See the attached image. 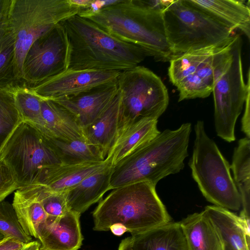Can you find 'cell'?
I'll list each match as a JSON object with an SVG mask.
<instances>
[{
  "label": "cell",
  "mask_w": 250,
  "mask_h": 250,
  "mask_svg": "<svg viewBox=\"0 0 250 250\" xmlns=\"http://www.w3.org/2000/svg\"><path fill=\"white\" fill-rule=\"evenodd\" d=\"M163 17L173 57L211 46L233 35L227 25L188 0H172Z\"/></svg>",
  "instance_id": "ba28073f"
},
{
  "label": "cell",
  "mask_w": 250,
  "mask_h": 250,
  "mask_svg": "<svg viewBox=\"0 0 250 250\" xmlns=\"http://www.w3.org/2000/svg\"><path fill=\"white\" fill-rule=\"evenodd\" d=\"M11 0H0V87L20 84L15 76V41L8 14Z\"/></svg>",
  "instance_id": "484cf974"
},
{
  "label": "cell",
  "mask_w": 250,
  "mask_h": 250,
  "mask_svg": "<svg viewBox=\"0 0 250 250\" xmlns=\"http://www.w3.org/2000/svg\"><path fill=\"white\" fill-rule=\"evenodd\" d=\"M72 4L80 8V10L87 8L93 0H69Z\"/></svg>",
  "instance_id": "74e56055"
},
{
  "label": "cell",
  "mask_w": 250,
  "mask_h": 250,
  "mask_svg": "<svg viewBox=\"0 0 250 250\" xmlns=\"http://www.w3.org/2000/svg\"><path fill=\"white\" fill-rule=\"evenodd\" d=\"M14 86L0 87V151L15 129L23 121L16 104Z\"/></svg>",
  "instance_id": "f1b7e54d"
},
{
  "label": "cell",
  "mask_w": 250,
  "mask_h": 250,
  "mask_svg": "<svg viewBox=\"0 0 250 250\" xmlns=\"http://www.w3.org/2000/svg\"><path fill=\"white\" fill-rule=\"evenodd\" d=\"M117 81L95 87L75 95L50 100L69 111L83 129L103 112L117 95Z\"/></svg>",
  "instance_id": "5bb4252c"
},
{
  "label": "cell",
  "mask_w": 250,
  "mask_h": 250,
  "mask_svg": "<svg viewBox=\"0 0 250 250\" xmlns=\"http://www.w3.org/2000/svg\"><path fill=\"white\" fill-rule=\"evenodd\" d=\"M171 0H119L83 17L117 38L140 48L156 61L173 54L166 34L163 12Z\"/></svg>",
  "instance_id": "6da1fadb"
},
{
  "label": "cell",
  "mask_w": 250,
  "mask_h": 250,
  "mask_svg": "<svg viewBox=\"0 0 250 250\" xmlns=\"http://www.w3.org/2000/svg\"><path fill=\"white\" fill-rule=\"evenodd\" d=\"M233 180L239 193L242 210L240 215L250 216V140L240 139L235 147L230 166Z\"/></svg>",
  "instance_id": "4316f807"
},
{
  "label": "cell",
  "mask_w": 250,
  "mask_h": 250,
  "mask_svg": "<svg viewBox=\"0 0 250 250\" xmlns=\"http://www.w3.org/2000/svg\"><path fill=\"white\" fill-rule=\"evenodd\" d=\"M79 11L69 0H11L8 21L15 41V76L19 84L24 83L23 61L33 43Z\"/></svg>",
  "instance_id": "52a82bcc"
},
{
  "label": "cell",
  "mask_w": 250,
  "mask_h": 250,
  "mask_svg": "<svg viewBox=\"0 0 250 250\" xmlns=\"http://www.w3.org/2000/svg\"><path fill=\"white\" fill-rule=\"evenodd\" d=\"M119 0H93L86 8L80 10L78 15L81 17L96 13L105 7L118 2Z\"/></svg>",
  "instance_id": "836d02e7"
},
{
  "label": "cell",
  "mask_w": 250,
  "mask_h": 250,
  "mask_svg": "<svg viewBox=\"0 0 250 250\" xmlns=\"http://www.w3.org/2000/svg\"><path fill=\"white\" fill-rule=\"evenodd\" d=\"M48 216L61 217L71 210L65 192H55L41 185L30 186Z\"/></svg>",
  "instance_id": "4dcf8cb0"
},
{
  "label": "cell",
  "mask_w": 250,
  "mask_h": 250,
  "mask_svg": "<svg viewBox=\"0 0 250 250\" xmlns=\"http://www.w3.org/2000/svg\"><path fill=\"white\" fill-rule=\"evenodd\" d=\"M157 120L145 119L119 129L105 160L112 167L157 136Z\"/></svg>",
  "instance_id": "e0dca14e"
},
{
  "label": "cell",
  "mask_w": 250,
  "mask_h": 250,
  "mask_svg": "<svg viewBox=\"0 0 250 250\" xmlns=\"http://www.w3.org/2000/svg\"><path fill=\"white\" fill-rule=\"evenodd\" d=\"M93 229L107 231L114 224L123 225L132 235L171 221L158 196L156 185L147 182L128 184L112 189L92 212Z\"/></svg>",
  "instance_id": "277c9868"
},
{
  "label": "cell",
  "mask_w": 250,
  "mask_h": 250,
  "mask_svg": "<svg viewBox=\"0 0 250 250\" xmlns=\"http://www.w3.org/2000/svg\"><path fill=\"white\" fill-rule=\"evenodd\" d=\"M121 72L67 70L37 84L27 86L41 99L54 100L75 95L95 87L115 82Z\"/></svg>",
  "instance_id": "4fadbf2b"
},
{
  "label": "cell",
  "mask_w": 250,
  "mask_h": 250,
  "mask_svg": "<svg viewBox=\"0 0 250 250\" xmlns=\"http://www.w3.org/2000/svg\"><path fill=\"white\" fill-rule=\"evenodd\" d=\"M0 160L10 168L19 189L40 185L45 170L61 163L49 137L22 121L0 151Z\"/></svg>",
  "instance_id": "9c48e42d"
},
{
  "label": "cell",
  "mask_w": 250,
  "mask_h": 250,
  "mask_svg": "<svg viewBox=\"0 0 250 250\" xmlns=\"http://www.w3.org/2000/svg\"><path fill=\"white\" fill-rule=\"evenodd\" d=\"M41 243L38 241H32L19 250H40Z\"/></svg>",
  "instance_id": "ab89813d"
},
{
  "label": "cell",
  "mask_w": 250,
  "mask_h": 250,
  "mask_svg": "<svg viewBox=\"0 0 250 250\" xmlns=\"http://www.w3.org/2000/svg\"><path fill=\"white\" fill-rule=\"evenodd\" d=\"M26 244L12 237H5L0 241V250H19Z\"/></svg>",
  "instance_id": "d590c367"
},
{
  "label": "cell",
  "mask_w": 250,
  "mask_h": 250,
  "mask_svg": "<svg viewBox=\"0 0 250 250\" xmlns=\"http://www.w3.org/2000/svg\"><path fill=\"white\" fill-rule=\"evenodd\" d=\"M109 229L115 235L121 236L127 231V229L122 224L116 223L112 225Z\"/></svg>",
  "instance_id": "8d00e7d4"
},
{
  "label": "cell",
  "mask_w": 250,
  "mask_h": 250,
  "mask_svg": "<svg viewBox=\"0 0 250 250\" xmlns=\"http://www.w3.org/2000/svg\"><path fill=\"white\" fill-rule=\"evenodd\" d=\"M120 94L118 92L103 112L83 129L85 141L97 148L105 159L119 126Z\"/></svg>",
  "instance_id": "44dd1931"
},
{
  "label": "cell",
  "mask_w": 250,
  "mask_h": 250,
  "mask_svg": "<svg viewBox=\"0 0 250 250\" xmlns=\"http://www.w3.org/2000/svg\"><path fill=\"white\" fill-rule=\"evenodd\" d=\"M4 238L5 236L1 233L0 232V241Z\"/></svg>",
  "instance_id": "60d3db41"
},
{
  "label": "cell",
  "mask_w": 250,
  "mask_h": 250,
  "mask_svg": "<svg viewBox=\"0 0 250 250\" xmlns=\"http://www.w3.org/2000/svg\"><path fill=\"white\" fill-rule=\"evenodd\" d=\"M187 250H223L220 238L204 210L179 222Z\"/></svg>",
  "instance_id": "7402d4cb"
},
{
  "label": "cell",
  "mask_w": 250,
  "mask_h": 250,
  "mask_svg": "<svg viewBox=\"0 0 250 250\" xmlns=\"http://www.w3.org/2000/svg\"><path fill=\"white\" fill-rule=\"evenodd\" d=\"M49 139L62 163L99 162L105 159L101 151L87 143L84 139L72 141H63L50 137Z\"/></svg>",
  "instance_id": "83f0119b"
},
{
  "label": "cell",
  "mask_w": 250,
  "mask_h": 250,
  "mask_svg": "<svg viewBox=\"0 0 250 250\" xmlns=\"http://www.w3.org/2000/svg\"><path fill=\"white\" fill-rule=\"evenodd\" d=\"M188 2L219 20L233 31L239 29L250 39V0H188Z\"/></svg>",
  "instance_id": "d6986e66"
},
{
  "label": "cell",
  "mask_w": 250,
  "mask_h": 250,
  "mask_svg": "<svg viewBox=\"0 0 250 250\" xmlns=\"http://www.w3.org/2000/svg\"><path fill=\"white\" fill-rule=\"evenodd\" d=\"M68 54L67 39L61 22L28 49L23 63L24 84L32 86L66 71Z\"/></svg>",
  "instance_id": "7c38bea8"
},
{
  "label": "cell",
  "mask_w": 250,
  "mask_h": 250,
  "mask_svg": "<svg viewBox=\"0 0 250 250\" xmlns=\"http://www.w3.org/2000/svg\"><path fill=\"white\" fill-rule=\"evenodd\" d=\"M204 210L220 238L223 250H250V218L214 205L207 206Z\"/></svg>",
  "instance_id": "2e32d148"
},
{
  "label": "cell",
  "mask_w": 250,
  "mask_h": 250,
  "mask_svg": "<svg viewBox=\"0 0 250 250\" xmlns=\"http://www.w3.org/2000/svg\"><path fill=\"white\" fill-rule=\"evenodd\" d=\"M0 232L25 244L32 241L22 229L12 204L4 201L0 203Z\"/></svg>",
  "instance_id": "1f68e13d"
},
{
  "label": "cell",
  "mask_w": 250,
  "mask_h": 250,
  "mask_svg": "<svg viewBox=\"0 0 250 250\" xmlns=\"http://www.w3.org/2000/svg\"><path fill=\"white\" fill-rule=\"evenodd\" d=\"M18 189V183L11 170L4 162L0 160V203Z\"/></svg>",
  "instance_id": "d6a6232c"
},
{
  "label": "cell",
  "mask_w": 250,
  "mask_h": 250,
  "mask_svg": "<svg viewBox=\"0 0 250 250\" xmlns=\"http://www.w3.org/2000/svg\"><path fill=\"white\" fill-rule=\"evenodd\" d=\"M112 167L90 175L65 192L69 209L81 214L110 190Z\"/></svg>",
  "instance_id": "ffe728a7"
},
{
  "label": "cell",
  "mask_w": 250,
  "mask_h": 250,
  "mask_svg": "<svg viewBox=\"0 0 250 250\" xmlns=\"http://www.w3.org/2000/svg\"><path fill=\"white\" fill-rule=\"evenodd\" d=\"M80 216L70 210L61 217L48 216L39 234L40 250H78L80 248L83 240Z\"/></svg>",
  "instance_id": "9a60e30c"
},
{
  "label": "cell",
  "mask_w": 250,
  "mask_h": 250,
  "mask_svg": "<svg viewBox=\"0 0 250 250\" xmlns=\"http://www.w3.org/2000/svg\"><path fill=\"white\" fill-rule=\"evenodd\" d=\"M191 125L167 129L112 167L110 190L128 184L147 182L156 186L170 174L179 173L188 156Z\"/></svg>",
  "instance_id": "3957f363"
},
{
  "label": "cell",
  "mask_w": 250,
  "mask_h": 250,
  "mask_svg": "<svg viewBox=\"0 0 250 250\" xmlns=\"http://www.w3.org/2000/svg\"><path fill=\"white\" fill-rule=\"evenodd\" d=\"M242 42L239 35L223 44L215 55L214 84V126L217 135L228 142L235 140V126L250 88V70L244 79Z\"/></svg>",
  "instance_id": "5b68a950"
},
{
  "label": "cell",
  "mask_w": 250,
  "mask_h": 250,
  "mask_svg": "<svg viewBox=\"0 0 250 250\" xmlns=\"http://www.w3.org/2000/svg\"><path fill=\"white\" fill-rule=\"evenodd\" d=\"M245 109L241 120V130L250 138V88L248 90L245 102Z\"/></svg>",
  "instance_id": "e575fe53"
},
{
  "label": "cell",
  "mask_w": 250,
  "mask_h": 250,
  "mask_svg": "<svg viewBox=\"0 0 250 250\" xmlns=\"http://www.w3.org/2000/svg\"><path fill=\"white\" fill-rule=\"evenodd\" d=\"M41 109L48 136L63 141L84 139L83 129L65 108L52 100L42 99Z\"/></svg>",
  "instance_id": "603a6c76"
},
{
  "label": "cell",
  "mask_w": 250,
  "mask_h": 250,
  "mask_svg": "<svg viewBox=\"0 0 250 250\" xmlns=\"http://www.w3.org/2000/svg\"><path fill=\"white\" fill-rule=\"evenodd\" d=\"M130 237L133 250H187L179 222L171 221Z\"/></svg>",
  "instance_id": "cb8c5ba5"
},
{
  "label": "cell",
  "mask_w": 250,
  "mask_h": 250,
  "mask_svg": "<svg viewBox=\"0 0 250 250\" xmlns=\"http://www.w3.org/2000/svg\"><path fill=\"white\" fill-rule=\"evenodd\" d=\"M69 47L67 70L123 71L138 65L146 54L76 14L61 22Z\"/></svg>",
  "instance_id": "7a4b0ae2"
},
{
  "label": "cell",
  "mask_w": 250,
  "mask_h": 250,
  "mask_svg": "<svg viewBox=\"0 0 250 250\" xmlns=\"http://www.w3.org/2000/svg\"><path fill=\"white\" fill-rule=\"evenodd\" d=\"M14 92L23 121L33 124L47 136L45 123L42 114V99L33 93L25 84L15 85Z\"/></svg>",
  "instance_id": "f546056e"
},
{
  "label": "cell",
  "mask_w": 250,
  "mask_h": 250,
  "mask_svg": "<svg viewBox=\"0 0 250 250\" xmlns=\"http://www.w3.org/2000/svg\"><path fill=\"white\" fill-rule=\"evenodd\" d=\"M111 167L104 159L99 162L59 163L48 168L40 185L55 192H65L87 177Z\"/></svg>",
  "instance_id": "ac0fdd59"
},
{
  "label": "cell",
  "mask_w": 250,
  "mask_h": 250,
  "mask_svg": "<svg viewBox=\"0 0 250 250\" xmlns=\"http://www.w3.org/2000/svg\"><path fill=\"white\" fill-rule=\"evenodd\" d=\"M229 40L173 56L170 60L168 75L179 92L178 102L209 96L214 84L215 54Z\"/></svg>",
  "instance_id": "8fae6325"
},
{
  "label": "cell",
  "mask_w": 250,
  "mask_h": 250,
  "mask_svg": "<svg viewBox=\"0 0 250 250\" xmlns=\"http://www.w3.org/2000/svg\"><path fill=\"white\" fill-rule=\"evenodd\" d=\"M12 205L25 233L38 239L39 233L46 223L48 216L31 187L16 190Z\"/></svg>",
  "instance_id": "d4e9b609"
},
{
  "label": "cell",
  "mask_w": 250,
  "mask_h": 250,
  "mask_svg": "<svg viewBox=\"0 0 250 250\" xmlns=\"http://www.w3.org/2000/svg\"><path fill=\"white\" fill-rule=\"evenodd\" d=\"M118 250H133L130 237L125 238L122 240Z\"/></svg>",
  "instance_id": "f35d334b"
},
{
  "label": "cell",
  "mask_w": 250,
  "mask_h": 250,
  "mask_svg": "<svg viewBox=\"0 0 250 250\" xmlns=\"http://www.w3.org/2000/svg\"><path fill=\"white\" fill-rule=\"evenodd\" d=\"M194 131L193 152L188 163L193 179L208 201L229 210H238L241 198L228 161L207 134L203 121H197Z\"/></svg>",
  "instance_id": "8992f818"
},
{
  "label": "cell",
  "mask_w": 250,
  "mask_h": 250,
  "mask_svg": "<svg viewBox=\"0 0 250 250\" xmlns=\"http://www.w3.org/2000/svg\"><path fill=\"white\" fill-rule=\"evenodd\" d=\"M119 129L145 119L157 120L169 103L168 91L161 78L150 69L137 65L121 72Z\"/></svg>",
  "instance_id": "30bf717a"
}]
</instances>
